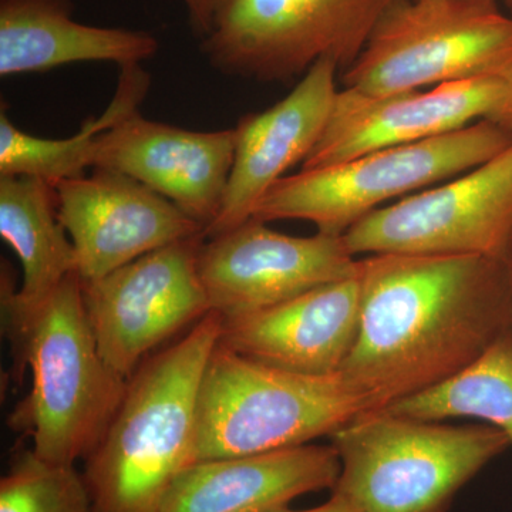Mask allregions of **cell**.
Wrapping results in <instances>:
<instances>
[{
    "label": "cell",
    "mask_w": 512,
    "mask_h": 512,
    "mask_svg": "<svg viewBox=\"0 0 512 512\" xmlns=\"http://www.w3.org/2000/svg\"><path fill=\"white\" fill-rule=\"evenodd\" d=\"M359 278V335L340 375L373 410L456 376L512 326L503 259L367 255Z\"/></svg>",
    "instance_id": "cell-1"
},
{
    "label": "cell",
    "mask_w": 512,
    "mask_h": 512,
    "mask_svg": "<svg viewBox=\"0 0 512 512\" xmlns=\"http://www.w3.org/2000/svg\"><path fill=\"white\" fill-rule=\"evenodd\" d=\"M222 325L211 311L128 379L113 420L83 460L93 512L161 511L191 464L198 390Z\"/></svg>",
    "instance_id": "cell-2"
},
{
    "label": "cell",
    "mask_w": 512,
    "mask_h": 512,
    "mask_svg": "<svg viewBox=\"0 0 512 512\" xmlns=\"http://www.w3.org/2000/svg\"><path fill=\"white\" fill-rule=\"evenodd\" d=\"M15 380L32 373L9 429L32 441L37 456L76 466L99 443L119 409L128 380L101 356L84 308L82 279L72 274L36 312L3 329Z\"/></svg>",
    "instance_id": "cell-3"
},
{
    "label": "cell",
    "mask_w": 512,
    "mask_h": 512,
    "mask_svg": "<svg viewBox=\"0 0 512 512\" xmlns=\"http://www.w3.org/2000/svg\"><path fill=\"white\" fill-rule=\"evenodd\" d=\"M340 458L333 495L356 512H446L456 495L511 447L488 424L360 414L329 437Z\"/></svg>",
    "instance_id": "cell-4"
},
{
    "label": "cell",
    "mask_w": 512,
    "mask_h": 512,
    "mask_svg": "<svg viewBox=\"0 0 512 512\" xmlns=\"http://www.w3.org/2000/svg\"><path fill=\"white\" fill-rule=\"evenodd\" d=\"M370 410L340 373L289 372L218 342L198 390L191 464L305 446Z\"/></svg>",
    "instance_id": "cell-5"
},
{
    "label": "cell",
    "mask_w": 512,
    "mask_h": 512,
    "mask_svg": "<svg viewBox=\"0 0 512 512\" xmlns=\"http://www.w3.org/2000/svg\"><path fill=\"white\" fill-rule=\"evenodd\" d=\"M511 144L510 128L483 120L419 143L302 168L269 188L252 218L266 224L306 221L323 234L345 235L372 212L467 173Z\"/></svg>",
    "instance_id": "cell-6"
},
{
    "label": "cell",
    "mask_w": 512,
    "mask_h": 512,
    "mask_svg": "<svg viewBox=\"0 0 512 512\" xmlns=\"http://www.w3.org/2000/svg\"><path fill=\"white\" fill-rule=\"evenodd\" d=\"M481 77L512 82V15L495 0H396L340 83L387 96Z\"/></svg>",
    "instance_id": "cell-7"
},
{
    "label": "cell",
    "mask_w": 512,
    "mask_h": 512,
    "mask_svg": "<svg viewBox=\"0 0 512 512\" xmlns=\"http://www.w3.org/2000/svg\"><path fill=\"white\" fill-rule=\"evenodd\" d=\"M396 0H212L201 50L217 72L289 83L323 59L340 72Z\"/></svg>",
    "instance_id": "cell-8"
},
{
    "label": "cell",
    "mask_w": 512,
    "mask_h": 512,
    "mask_svg": "<svg viewBox=\"0 0 512 512\" xmlns=\"http://www.w3.org/2000/svg\"><path fill=\"white\" fill-rule=\"evenodd\" d=\"M343 237L355 256L504 261L512 244V144L467 173L372 212Z\"/></svg>",
    "instance_id": "cell-9"
},
{
    "label": "cell",
    "mask_w": 512,
    "mask_h": 512,
    "mask_svg": "<svg viewBox=\"0 0 512 512\" xmlns=\"http://www.w3.org/2000/svg\"><path fill=\"white\" fill-rule=\"evenodd\" d=\"M205 235L175 242L82 284L103 359L130 379L151 352L211 312L198 255Z\"/></svg>",
    "instance_id": "cell-10"
},
{
    "label": "cell",
    "mask_w": 512,
    "mask_h": 512,
    "mask_svg": "<svg viewBox=\"0 0 512 512\" xmlns=\"http://www.w3.org/2000/svg\"><path fill=\"white\" fill-rule=\"evenodd\" d=\"M357 266L359 258L349 251L343 235L292 237L255 218L205 238L198 255L211 311L224 319L265 311L350 278Z\"/></svg>",
    "instance_id": "cell-11"
},
{
    "label": "cell",
    "mask_w": 512,
    "mask_h": 512,
    "mask_svg": "<svg viewBox=\"0 0 512 512\" xmlns=\"http://www.w3.org/2000/svg\"><path fill=\"white\" fill-rule=\"evenodd\" d=\"M483 120L512 130L510 80L481 77L387 96L342 87L325 131L302 168L326 167L380 148L419 143Z\"/></svg>",
    "instance_id": "cell-12"
},
{
    "label": "cell",
    "mask_w": 512,
    "mask_h": 512,
    "mask_svg": "<svg viewBox=\"0 0 512 512\" xmlns=\"http://www.w3.org/2000/svg\"><path fill=\"white\" fill-rule=\"evenodd\" d=\"M82 284L157 249L205 235L200 222L127 175L104 168L56 185Z\"/></svg>",
    "instance_id": "cell-13"
},
{
    "label": "cell",
    "mask_w": 512,
    "mask_h": 512,
    "mask_svg": "<svg viewBox=\"0 0 512 512\" xmlns=\"http://www.w3.org/2000/svg\"><path fill=\"white\" fill-rule=\"evenodd\" d=\"M234 153V128L185 130L136 110L97 137L93 168L146 185L207 231L220 214Z\"/></svg>",
    "instance_id": "cell-14"
},
{
    "label": "cell",
    "mask_w": 512,
    "mask_h": 512,
    "mask_svg": "<svg viewBox=\"0 0 512 512\" xmlns=\"http://www.w3.org/2000/svg\"><path fill=\"white\" fill-rule=\"evenodd\" d=\"M339 73L333 60H320L284 99L238 121L224 201L205 237H217L251 220L266 191L309 157L332 113Z\"/></svg>",
    "instance_id": "cell-15"
},
{
    "label": "cell",
    "mask_w": 512,
    "mask_h": 512,
    "mask_svg": "<svg viewBox=\"0 0 512 512\" xmlns=\"http://www.w3.org/2000/svg\"><path fill=\"white\" fill-rule=\"evenodd\" d=\"M359 266L350 278L319 286L265 311L224 319L220 345L252 360L301 373L342 372L360 328Z\"/></svg>",
    "instance_id": "cell-16"
},
{
    "label": "cell",
    "mask_w": 512,
    "mask_h": 512,
    "mask_svg": "<svg viewBox=\"0 0 512 512\" xmlns=\"http://www.w3.org/2000/svg\"><path fill=\"white\" fill-rule=\"evenodd\" d=\"M332 444L197 461L175 478L160 512H279L302 495L335 487Z\"/></svg>",
    "instance_id": "cell-17"
},
{
    "label": "cell",
    "mask_w": 512,
    "mask_h": 512,
    "mask_svg": "<svg viewBox=\"0 0 512 512\" xmlns=\"http://www.w3.org/2000/svg\"><path fill=\"white\" fill-rule=\"evenodd\" d=\"M73 8L72 0H0V76L80 62L137 66L157 55L151 33L84 25Z\"/></svg>",
    "instance_id": "cell-18"
},
{
    "label": "cell",
    "mask_w": 512,
    "mask_h": 512,
    "mask_svg": "<svg viewBox=\"0 0 512 512\" xmlns=\"http://www.w3.org/2000/svg\"><path fill=\"white\" fill-rule=\"evenodd\" d=\"M0 235L23 268L20 288L2 264L3 329L32 315L76 271L73 242L59 218L55 185L33 177H0Z\"/></svg>",
    "instance_id": "cell-19"
},
{
    "label": "cell",
    "mask_w": 512,
    "mask_h": 512,
    "mask_svg": "<svg viewBox=\"0 0 512 512\" xmlns=\"http://www.w3.org/2000/svg\"><path fill=\"white\" fill-rule=\"evenodd\" d=\"M150 74L137 66L121 67L119 86L110 106L67 138H43L25 133L0 113V177H33L56 185L82 177L93 168L94 146L101 133L137 110L150 87Z\"/></svg>",
    "instance_id": "cell-20"
},
{
    "label": "cell",
    "mask_w": 512,
    "mask_h": 512,
    "mask_svg": "<svg viewBox=\"0 0 512 512\" xmlns=\"http://www.w3.org/2000/svg\"><path fill=\"white\" fill-rule=\"evenodd\" d=\"M413 419H474L503 431L512 447V326L446 382L386 407Z\"/></svg>",
    "instance_id": "cell-21"
},
{
    "label": "cell",
    "mask_w": 512,
    "mask_h": 512,
    "mask_svg": "<svg viewBox=\"0 0 512 512\" xmlns=\"http://www.w3.org/2000/svg\"><path fill=\"white\" fill-rule=\"evenodd\" d=\"M0 512H93V503L76 466L52 463L32 447H19L0 480Z\"/></svg>",
    "instance_id": "cell-22"
},
{
    "label": "cell",
    "mask_w": 512,
    "mask_h": 512,
    "mask_svg": "<svg viewBox=\"0 0 512 512\" xmlns=\"http://www.w3.org/2000/svg\"><path fill=\"white\" fill-rule=\"evenodd\" d=\"M212 0H184L195 35L204 37L210 28Z\"/></svg>",
    "instance_id": "cell-23"
},
{
    "label": "cell",
    "mask_w": 512,
    "mask_h": 512,
    "mask_svg": "<svg viewBox=\"0 0 512 512\" xmlns=\"http://www.w3.org/2000/svg\"><path fill=\"white\" fill-rule=\"evenodd\" d=\"M279 512H356L345 500L338 497V495L330 494V498L326 503L319 505V507L309 508V510L292 511L285 510Z\"/></svg>",
    "instance_id": "cell-24"
},
{
    "label": "cell",
    "mask_w": 512,
    "mask_h": 512,
    "mask_svg": "<svg viewBox=\"0 0 512 512\" xmlns=\"http://www.w3.org/2000/svg\"><path fill=\"white\" fill-rule=\"evenodd\" d=\"M505 265H507L508 275H510V281L512 286V244L510 249H508L507 255L504 258Z\"/></svg>",
    "instance_id": "cell-25"
},
{
    "label": "cell",
    "mask_w": 512,
    "mask_h": 512,
    "mask_svg": "<svg viewBox=\"0 0 512 512\" xmlns=\"http://www.w3.org/2000/svg\"><path fill=\"white\" fill-rule=\"evenodd\" d=\"M503 2L505 3V5L508 6V8L511 9L512 12V0H503Z\"/></svg>",
    "instance_id": "cell-26"
}]
</instances>
